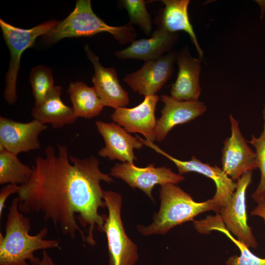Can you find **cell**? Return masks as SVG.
I'll return each mask as SVG.
<instances>
[{
    "label": "cell",
    "instance_id": "cell-20",
    "mask_svg": "<svg viewBox=\"0 0 265 265\" xmlns=\"http://www.w3.org/2000/svg\"><path fill=\"white\" fill-rule=\"evenodd\" d=\"M165 5L162 17L161 26L168 31L175 33L184 31L190 36L200 57L203 52L201 49L190 22L188 14L189 0H163Z\"/></svg>",
    "mask_w": 265,
    "mask_h": 265
},
{
    "label": "cell",
    "instance_id": "cell-19",
    "mask_svg": "<svg viewBox=\"0 0 265 265\" xmlns=\"http://www.w3.org/2000/svg\"><path fill=\"white\" fill-rule=\"evenodd\" d=\"M61 87L55 86L53 89L39 104L34 105L31 111L34 120L54 128H61L74 123L77 120L72 107L61 100Z\"/></svg>",
    "mask_w": 265,
    "mask_h": 265
},
{
    "label": "cell",
    "instance_id": "cell-7",
    "mask_svg": "<svg viewBox=\"0 0 265 265\" xmlns=\"http://www.w3.org/2000/svg\"><path fill=\"white\" fill-rule=\"evenodd\" d=\"M252 177V171H248L237 180L236 189L229 201L220 207L216 213L238 240L248 248H256L257 242L248 225L245 205V193Z\"/></svg>",
    "mask_w": 265,
    "mask_h": 265
},
{
    "label": "cell",
    "instance_id": "cell-10",
    "mask_svg": "<svg viewBox=\"0 0 265 265\" xmlns=\"http://www.w3.org/2000/svg\"><path fill=\"white\" fill-rule=\"evenodd\" d=\"M110 175L122 179L132 188L141 189L153 201L152 191L155 185L167 183L176 185L185 180L183 176L175 173L170 168L155 167L154 164L141 168L133 163H117L111 168Z\"/></svg>",
    "mask_w": 265,
    "mask_h": 265
},
{
    "label": "cell",
    "instance_id": "cell-21",
    "mask_svg": "<svg viewBox=\"0 0 265 265\" xmlns=\"http://www.w3.org/2000/svg\"><path fill=\"white\" fill-rule=\"evenodd\" d=\"M195 229L200 233H208L211 231H217L224 233L238 248L239 256L233 255L226 261V265H265V258H261L253 254L243 242L234 238L227 229L220 215L209 216L200 221H194Z\"/></svg>",
    "mask_w": 265,
    "mask_h": 265
},
{
    "label": "cell",
    "instance_id": "cell-15",
    "mask_svg": "<svg viewBox=\"0 0 265 265\" xmlns=\"http://www.w3.org/2000/svg\"><path fill=\"white\" fill-rule=\"evenodd\" d=\"M84 49L94 68L92 79L93 87L104 106L116 109L128 105L130 102L128 94L120 85L115 69L103 66L99 57L87 45Z\"/></svg>",
    "mask_w": 265,
    "mask_h": 265
},
{
    "label": "cell",
    "instance_id": "cell-29",
    "mask_svg": "<svg viewBox=\"0 0 265 265\" xmlns=\"http://www.w3.org/2000/svg\"><path fill=\"white\" fill-rule=\"evenodd\" d=\"M39 265H57L45 250L42 252V258Z\"/></svg>",
    "mask_w": 265,
    "mask_h": 265
},
{
    "label": "cell",
    "instance_id": "cell-14",
    "mask_svg": "<svg viewBox=\"0 0 265 265\" xmlns=\"http://www.w3.org/2000/svg\"><path fill=\"white\" fill-rule=\"evenodd\" d=\"M95 124L105 143V146L99 151L100 156L123 163H133L137 160L133 150L143 147L144 144L140 140L116 123L97 121Z\"/></svg>",
    "mask_w": 265,
    "mask_h": 265
},
{
    "label": "cell",
    "instance_id": "cell-12",
    "mask_svg": "<svg viewBox=\"0 0 265 265\" xmlns=\"http://www.w3.org/2000/svg\"><path fill=\"white\" fill-rule=\"evenodd\" d=\"M47 129L46 125L34 119L21 123L0 116V148L17 156L22 152L39 149V135Z\"/></svg>",
    "mask_w": 265,
    "mask_h": 265
},
{
    "label": "cell",
    "instance_id": "cell-25",
    "mask_svg": "<svg viewBox=\"0 0 265 265\" xmlns=\"http://www.w3.org/2000/svg\"><path fill=\"white\" fill-rule=\"evenodd\" d=\"M264 129L259 137L252 135L250 143L255 149L258 166L261 172L260 183L251 197L256 202L265 198V106L263 111Z\"/></svg>",
    "mask_w": 265,
    "mask_h": 265
},
{
    "label": "cell",
    "instance_id": "cell-4",
    "mask_svg": "<svg viewBox=\"0 0 265 265\" xmlns=\"http://www.w3.org/2000/svg\"><path fill=\"white\" fill-rule=\"evenodd\" d=\"M103 32L112 34L121 45L133 42L136 37L131 23L117 26H109L94 12L90 0H78L74 10L46 37L53 43L64 38L91 36Z\"/></svg>",
    "mask_w": 265,
    "mask_h": 265
},
{
    "label": "cell",
    "instance_id": "cell-2",
    "mask_svg": "<svg viewBox=\"0 0 265 265\" xmlns=\"http://www.w3.org/2000/svg\"><path fill=\"white\" fill-rule=\"evenodd\" d=\"M18 197H14L9 207L5 224V234L0 233V265H39L41 259L34 252L59 247L54 239H45L48 228H43L35 235L29 234L31 223L19 209Z\"/></svg>",
    "mask_w": 265,
    "mask_h": 265
},
{
    "label": "cell",
    "instance_id": "cell-27",
    "mask_svg": "<svg viewBox=\"0 0 265 265\" xmlns=\"http://www.w3.org/2000/svg\"><path fill=\"white\" fill-rule=\"evenodd\" d=\"M19 186L16 184H7L2 187L0 191V217L1 216L5 203L7 198L11 194L17 193Z\"/></svg>",
    "mask_w": 265,
    "mask_h": 265
},
{
    "label": "cell",
    "instance_id": "cell-18",
    "mask_svg": "<svg viewBox=\"0 0 265 265\" xmlns=\"http://www.w3.org/2000/svg\"><path fill=\"white\" fill-rule=\"evenodd\" d=\"M178 73L171 86V96L180 101L198 100L201 93V60L182 53L178 57Z\"/></svg>",
    "mask_w": 265,
    "mask_h": 265
},
{
    "label": "cell",
    "instance_id": "cell-9",
    "mask_svg": "<svg viewBox=\"0 0 265 265\" xmlns=\"http://www.w3.org/2000/svg\"><path fill=\"white\" fill-rule=\"evenodd\" d=\"M144 145L149 146L157 153L161 154L174 163L177 167L179 175L190 172H197L210 178L216 186L215 193L212 198L219 208L226 204L230 200L237 187V183L231 179L222 169L216 165L211 166L208 163H204L192 156L188 161H183L176 159L167 154L153 142L143 140L139 136Z\"/></svg>",
    "mask_w": 265,
    "mask_h": 265
},
{
    "label": "cell",
    "instance_id": "cell-26",
    "mask_svg": "<svg viewBox=\"0 0 265 265\" xmlns=\"http://www.w3.org/2000/svg\"><path fill=\"white\" fill-rule=\"evenodd\" d=\"M130 18L131 24H137L144 33L149 35L152 29V22L143 0H124L122 1Z\"/></svg>",
    "mask_w": 265,
    "mask_h": 265
},
{
    "label": "cell",
    "instance_id": "cell-13",
    "mask_svg": "<svg viewBox=\"0 0 265 265\" xmlns=\"http://www.w3.org/2000/svg\"><path fill=\"white\" fill-rule=\"evenodd\" d=\"M159 100L157 95L145 96L143 102L134 107L115 109L111 118L128 132L140 133L147 140L154 142L157 140L155 112Z\"/></svg>",
    "mask_w": 265,
    "mask_h": 265
},
{
    "label": "cell",
    "instance_id": "cell-28",
    "mask_svg": "<svg viewBox=\"0 0 265 265\" xmlns=\"http://www.w3.org/2000/svg\"><path fill=\"white\" fill-rule=\"evenodd\" d=\"M257 206L251 212V215L258 216L262 217L265 223V198L257 202Z\"/></svg>",
    "mask_w": 265,
    "mask_h": 265
},
{
    "label": "cell",
    "instance_id": "cell-6",
    "mask_svg": "<svg viewBox=\"0 0 265 265\" xmlns=\"http://www.w3.org/2000/svg\"><path fill=\"white\" fill-rule=\"evenodd\" d=\"M108 214L104 225L107 240L109 265H135L138 258L137 248L127 236L121 216V196L111 190L104 191Z\"/></svg>",
    "mask_w": 265,
    "mask_h": 265
},
{
    "label": "cell",
    "instance_id": "cell-8",
    "mask_svg": "<svg viewBox=\"0 0 265 265\" xmlns=\"http://www.w3.org/2000/svg\"><path fill=\"white\" fill-rule=\"evenodd\" d=\"M231 134L223 141L222 169L233 180L258 167L256 155L241 133L237 121L229 116Z\"/></svg>",
    "mask_w": 265,
    "mask_h": 265
},
{
    "label": "cell",
    "instance_id": "cell-24",
    "mask_svg": "<svg viewBox=\"0 0 265 265\" xmlns=\"http://www.w3.org/2000/svg\"><path fill=\"white\" fill-rule=\"evenodd\" d=\"M35 105L42 103L55 87L52 70L47 66L33 68L29 77Z\"/></svg>",
    "mask_w": 265,
    "mask_h": 265
},
{
    "label": "cell",
    "instance_id": "cell-11",
    "mask_svg": "<svg viewBox=\"0 0 265 265\" xmlns=\"http://www.w3.org/2000/svg\"><path fill=\"white\" fill-rule=\"evenodd\" d=\"M175 59V54L170 53L145 61L139 70L127 75L124 80L140 95H155L171 77Z\"/></svg>",
    "mask_w": 265,
    "mask_h": 265
},
{
    "label": "cell",
    "instance_id": "cell-1",
    "mask_svg": "<svg viewBox=\"0 0 265 265\" xmlns=\"http://www.w3.org/2000/svg\"><path fill=\"white\" fill-rule=\"evenodd\" d=\"M98 159L91 156L80 159L69 155L67 147L58 146L56 155L49 145L45 156H38L28 181L19 186V209L25 213H42L58 231L75 238L79 233L83 242L96 244V227L104 232L107 216L98 212L106 208L101 181L113 182L99 169Z\"/></svg>",
    "mask_w": 265,
    "mask_h": 265
},
{
    "label": "cell",
    "instance_id": "cell-5",
    "mask_svg": "<svg viewBox=\"0 0 265 265\" xmlns=\"http://www.w3.org/2000/svg\"><path fill=\"white\" fill-rule=\"evenodd\" d=\"M59 22L52 20L29 29L14 26L0 19V26L5 43L10 53L9 67L6 75V86L4 97L10 105L17 101L16 81L23 52L33 46L37 37L46 35L53 29Z\"/></svg>",
    "mask_w": 265,
    "mask_h": 265
},
{
    "label": "cell",
    "instance_id": "cell-22",
    "mask_svg": "<svg viewBox=\"0 0 265 265\" xmlns=\"http://www.w3.org/2000/svg\"><path fill=\"white\" fill-rule=\"evenodd\" d=\"M68 93L77 118H92L99 115L105 106L94 88L82 81L71 82Z\"/></svg>",
    "mask_w": 265,
    "mask_h": 265
},
{
    "label": "cell",
    "instance_id": "cell-3",
    "mask_svg": "<svg viewBox=\"0 0 265 265\" xmlns=\"http://www.w3.org/2000/svg\"><path fill=\"white\" fill-rule=\"evenodd\" d=\"M160 186V207L154 216L153 222L148 226H137L139 232L145 236L164 235L175 226L193 220L202 212L208 211L218 212V208L212 199L196 202L175 184L167 183Z\"/></svg>",
    "mask_w": 265,
    "mask_h": 265
},
{
    "label": "cell",
    "instance_id": "cell-17",
    "mask_svg": "<svg viewBox=\"0 0 265 265\" xmlns=\"http://www.w3.org/2000/svg\"><path fill=\"white\" fill-rule=\"evenodd\" d=\"M177 36L162 26L158 28L148 39L135 40L127 48L115 52L122 59H135L145 61L156 59L163 55L174 44Z\"/></svg>",
    "mask_w": 265,
    "mask_h": 265
},
{
    "label": "cell",
    "instance_id": "cell-23",
    "mask_svg": "<svg viewBox=\"0 0 265 265\" xmlns=\"http://www.w3.org/2000/svg\"><path fill=\"white\" fill-rule=\"evenodd\" d=\"M32 172V168L21 162L17 155L0 148V185H23L28 181Z\"/></svg>",
    "mask_w": 265,
    "mask_h": 265
},
{
    "label": "cell",
    "instance_id": "cell-16",
    "mask_svg": "<svg viewBox=\"0 0 265 265\" xmlns=\"http://www.w3.org/2000/svg\"><path fill=\"white\" fill-rule=\"evenodd\" d=\"M164 107L161 117L157 121V140L163 141L176 126L188 122L202 115L207 110L204 104L198 100L180 101L172 96L161 95Z\"/></svg>",
    "mask_w": 265,
    "mask_h": 265
}]
</instances>
